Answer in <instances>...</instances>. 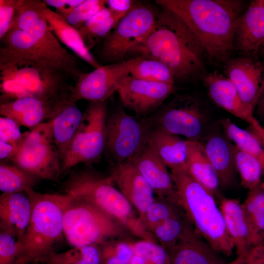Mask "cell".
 Segmentation results:
<instances>
[{
	"mask_svg": "<svg viewBox=\"0 0 264 264\" xmlns=\"http://www.w3.org/2000/svg\"><path fill=\"white\" fill-rule=\"evenodd\" d=\"M106 0H83L65 18L66 21L76 29L105 7Z\"/></svg>",
	"mask_w": 264,
	"mask_h": 264,
	"instance_id": "cell-40",
	"label": "cell"
},
{
	"mask_svg": "<svg viewBox=\"0 0 264 264\" xmlns=\"http://www.w3.org/2000/svg\"><path fill=\"white\" fill-rule=\"evenodd\" d=\"M31 214L30 200L25 192L2 193L0 196V227L20 240Z\"/></svg>",
	"mask_w": 264,
	"mask_h": 264,
	"instance_id": "cell-24",
	"label": "cell"
},
{
	"mask_svg": "<svg viewBox=\"0 0 264 264\" xmlns=\"http://www.w3.org/2000/svg\"><path fill=\"white\" fill-rule=\"evenodd\" d=\"M63 227L64 236L73 247L101 245L129 232L117 220L93 203L72 195L64 211Z\"/></svg>",
	"mask_w": 264,
	"mask_h": 264,
	"instance_id": "cell-6",
	"label": "cell"
},
{
	"mask_svg": "<svg viewBox=\"0 0 264 264\" xmlns=\"http://www.w3.org/2000/svg\"><path fill=\"white\" fill-rule=\"evenodd\" d=\"M24 192L30 200L31 214L23 237L17 241V264L42 263L57 252L65 238L64 214L71 195L41 193L32 188Z\"/></svg>",
	"mask_w": 264,
	"mask_h": 264,
	"instance_id": "cell-3",
	"label": "cell"
},
{
	"mask_svg": "<svg viewBox=\"0 0 264 264\" xmlns=\"http://www.w3.org/2000/svg\"><path fill=\"white\" fill-rule=\"evenodd\" d=\"M129 264H145V263L140 257L133 255Z\"/></svg>",
	"mask_w": 264,
	"mask_h": 264,
	"instance_id": "cell-50",
	"label": "cell"
},
{
	"mask_svg": "<svg viewBox=\"0 0 264 264\" xmlns=\"http://www.w3.org/2000/svg\"><path fill=\"white\" fill-rule=\"evenodd\" d=\"M200 142L217 174L220 185L227 187L234 184L237 171L234 144L223 132H210Z\"/></svg>",
	"mask_w": 264,
	"mask_h": 264,
	"instance_id": "cell-23",
	"label": "cell"
},
{
	"mask_svg": "<svg viewBox=\"0 0 264 264\" xmlns=\"http://www.w3.org/2000/svg\"><path fill=\"white\" fill-rule=\"evenodd\" d=\"M15 238L0 230V264H18L17 246Z\"/></svg>",
	"mask_w": 264,
	"mask_h": 264,
	"instance_id": "cell-42",
	"label": "cell"
},
{
	"mask_svg": "<svg viewBox=\"0 0 264 264\" xmlns=\"http://www.w3.org/2000/svg\"><path fill=\"white\" fill-rule=\"evenodd\" d=\"M44 264H100L99 245L75 246L62 252H56L44 260Z\"/></svg>",
	"mask_w": 264,
	"mask_h": 264,
	"instance_id": "cell-34",
	"label": "cell"
},
{
	"mask_svg": "<svg viewBox=\"0 0 264 264\" xmlns=\"http://www.w3.org/2000/svg\"><path fill=\"white\" fill-rule=\"evenodd\" d=\"M152 129L147 117L118 109L107 117L105 150L115 164L129 160L147 146Z\"/></svg>",
	"mask_w": 264,
	"mask_h": 264,
	"instance_id": "cell-13",
	"label": "cell"
},
{
	"mask_svg": "<svg viewBox=\"0 0 264 264\" xmlns=\"http://www.w3.org/2000/svg\"><path fill=\"white\" fill-rule=\"evenodd\" d=\"M70 101V96L46 100L22 98L0 104V113L20 126L32 129L44 120L54 118Z\"/></svg>",
	"mask_w": 264,
	"mask_h": 264,
	"instance_id": "cell-19",
	"label": "cell"
},
{
	"mask_svg": "<svg viewBox=\"0 0 264 264\" xmlns=\"http://www.w3.org/2000/svg\"><path fill=\"white\" fill-rule=\"evenodd\" d=\"M18 0H0V39L10 29L16 15Z\"/></svg>",
	"mask_w": 264,
	"mask_h": 264,
	"instance_id": "cell-43",
	"label": "cell"
},
{
	"mask_svg": "<svg viewBox=\"0 0 264 264\" xmlns=\"http://www.w3.org/2000/svg\"><path fill=\"white\" fill-rule=\"evenodd\" d=\"M23 141L10 161L39 178L56 180L62 159L53 140L52 119L24 133Z\"/></svg>",
	"mask_w": 264,
	"mask_h": 264,
	"instance_id": "cell-11",
	"label": "cell"
},
{
	"mask_svg": "<svg viewBox=\"0 0 264 264\" xmlns=\"http://www.w3.org/2000/svg\"><path fill=\"white\" fill-rule=\"evenodd\" d=\"M131 243L134 255L140 257L145 264H171L169 253L159 243L144 240Z\"/></svg>",
	"mask_w": 264,
	"mask_h": 264,
	"instance_id": "cell-39",
	"label": "cell"
},
{
	"mask_svg": "<svg viewBox=\"0 0 264 264\" xmlns=\"http://www.w3.org/2000/svg\"><path fill=\"white\" fill-rule=\"evenodd\" d=\"M148 145L170 169L186 164L187 140L178 135L152 129Z\"/></svg>",
	"mask_w": 264,
	"mask_h": 264,
	"instance_id": "cell-27",
	"label": "cell"
},
{
	"mask_svg": "<svg viewBox=\"0 0 264 264\" xmlns=\"http://www.w3.org/2000/svg\"><path fill=\"white\" fill-rule=\"evenodd\" d=\"M136 4L134 0H106V4L109 9L112 11L121 13H128Z\"/></svg>",
	"mask_w": 264,
	"mask_h": 264,
	"instance_id": "cell-46",
	"label": "cell"
},
{
	"mask_svg": "<svg viewBox=\"0 0 264 264\" xmlns=\"http://www.w3.org/2000/svg\"><path fill=\"white\" fill-rule=\"evenodd\" d=\"M41 9L50 29L60 42L95 69L102 66L86 46L77 29L63 16L49 9L43 1Z\"/></svg>",
	"mask_w": 264,
	"mask_h": 264,
	"instance_id": "cell-25",
	"label": "cell"
},
{
	"mask_svg": "<svg viewBox=\"0 0 264 264\" xmlns=\"http://www.w3.org/2000/svg\"><path fill=\"white\" fill-rule=\"evenodd\" d=\"M110 176L143 222L147 210L155 198L150 185L130 160L115 164Z\"/></svg>",
	"mask_w": 264,
	"mask_h": 264,
	"instance_id": "cell-20",
	"label": "cell"
},
{
	"mask_svg": "<svg viewBox=\"0 0 264 264\" xmlns=\"http://www.w3.org/2000/svg\"><path fill=\"white\" fill-rule=\"evenodd\" d=\"M242 204L243 210L246 212L264 215V192L261 185L248 191L247 197Z\"/></svg>",
	"mask_w": 264,
	"mask_h": 264,
	"instance_id": "cell-44",
	"label": "cell"
},
{
	"mask_svg": "<svg viewBox=\"0 0 264 264\" xmlns=\"http://www.w3.org/2000/svg\"><path fill=\"white\" fill-rule=\"evenodd\" d=\"M254 110L258 121L264 123V84L258 98Z\"/></svg>",
	"mask_w": 264,
	"mask_h": 264,
	"instance_id": "cell-48",
	"label": "cell"
},
{
	"mask_svg": "<svg viewBox=\"0 0 264 264\" xmlns=\"http://www.w3.org/2000/svg\"><path fill=\"white\" fill-rule=\"evenodd\" d=\"M139 56L163 63L175 80H201L208 73L207 55L199 40L178 16L163 7Z\"/></svg>",
	"mask_w": 264,
	"mask_h": 264,
	"instance_id": "cell-2",
	"label": "cell"
},
{
	"mask_svg": "<svg viewBox=\"0 0 264 264\" xmlns=\"http://www.w3.org/2000/svg\"><path fill=\"white\" fill-rule=\"evenodd\" d=\"M83 117V113L76 103L71 100L51 119L53 140L62 163Z\"/></svg>",
	"mask_w": 264,
	"mask_h": 264,
	"instance_id": "cell-29",
	"label": "cell"
},
{
	"mask_svg": "<svg viewBox=\"0 0 264 264\" xmlns=\"http://www.w3.org/2000/svg\"><path fill=\"white\" fill-rule=\"evenodd\" d=\"M260 244H262L264 245V238L263 239L261 243Z\"/></svg>",
	"mask_w": 264,
	"mask_h": 264,
	"instance_id": "cell-54",
	"label": "cell"
},
{
	"mask_svg": "<svg viewBox=\"0 0 264 264\" xmlns=\"http://www.w3.org/2000/svg\"><path fill=\"white\" fill-rule=\"evenodd\" d=\"M147 118L153 129L199 141L208 119L202 100L192 93L176 96Z\"/></svg>",
	"mask_w": 264,
	"mask_h": 264,
	"instance_id": "cell-10",
	"label": "cell"
},
{
	"mask_svg": "<svg viewBox=\"0 0 264 264\" xmlns=\"http://www.w3.org/2000/svg\"><path fill=\"white\" fill-rule=\"evenodd\" d=\"M110 176L91 170L72 172L63 183L65 193L83 198L115 218L132 235L158 243L135 215L130 202L115 186Z\"/></svg>",
	"mask_w": 264,
	"mask_h": 264,
	"instance_id": "cell-5",
	"label": "cell"
},
{
	"mask_svg": "<svg viewBox=\"0 0 264 264\" xmlns=\"http://www.w3.org/2000/svg\"><path fill=\"white\" fill-rule=\"evenodd\" d=\"M31 264H39V262H34Z\"/></svg>",
	"mask_w": 264,
	"mask_h": 264,
	"instance_id": "cell-55",
	"label": "cell"
},
{
	"mask_svg": "<svg viewBox=\"0 0 264 264\" xmlns=\"http://www.w3.org/2000/svg\"><path fill=\"white\" fill-rule=\"evenodd\" d=\"M130 160L148 182L157 198L177 204L176 189L171 173L148 144Z\"/></svg>",
	"mask_w": 264,
	"mask_h": 264,
	"instance_id": "cell-21",
	"label": "cell"
},
{
	"mask_svg": "<svg viewBox=\"0 0 264 264\" xmlns=\"http://www.w3.org/2000/svg\"><path fill=\"white\" fill-rule=\"evenodd\" d=\"M220 208L237 255L245 256L253 246L242 203L236 199L222 198Z\"/></svg>",
	"mask_w": 264,
	"mask_h": 264,
	"instance_id": "cell-26",
	"label": "cell"
},
{
	"mask_svg": "<svg viewBox=\"0 0 264 264\" xmlns=\"http://www.w3.org/2000/svg\"><path fill=\"white\" fill-rule=\"evenodd\" d=\"M187 147L186 167L189 173L215 196H219V178L202 144L199 141L187 140Z\"/></svg>",
	"mask_w": 264,
	"mask_h": 264,
	"instance_id": "cell-28",
	"label": "cell"
},
{
	"mask_svg": "<svg viewBox=\"0 0 264 264\" xmlns=\"http://www.w3.org/2000/svg\"><path fill=\"white\" fill-rule=\"evenodd\" d=\"M224 72L242 102L254 111L264 84V63L241 56L231 58L224 64Z\"/></svg>",
	"mask_w": 264,
	"mask_h": 264,
	"instance_id": "cell-16",
	"label": "cell"
},
{
	"mask_svg": "<svg viewBox=\"0 0 264 264\" xmlns=\"http://www.w3.org/2000/svg\"><path fill=\"white\" fill-rule=\"evenodd\" d=\"M20 125L12 119L4 116L0 118V141L20 148L24 135L20 130Z\"/></svg>",
	"mask_w": 264,
	"mask_h": 264,
	"instance_id": "cell-41",
	"label": "cell"
},
{
	"mask_svg": "<svg viewBox=\"0 0 264 264\" xmlns=\"http://www.w3.org/2000/svg\"><path fill=\"white\" fill-rule=\"evenodd\" d=\"M201 81L211 98L218 106L246 122L253 133L264 131L254 111L242 102L235 86L225 75L215 70L208 73Z\"/></svg>",
	"mask_w": 264,
	"mask_h": 264,
	"instance_id": "cell-18",
	"label": "cell"
},
{
	"mask_svg": "<svg viewBox=\"0 0 264 264\" xmlns=\"http://www.w3.org/2000/svg\"><path fill=\"white\" fill-rule=\"evenodd\" d=\"M41 179L14 163L0 164V190L2 193L23 192L36 186Z\"/></svg>",
	"mask_w": 264,
	"mask_h": 264,
	"instance_id": "cell-32",
	"label": "cell"
},
{
	"mask_svg": "<svg viewBox=\"0 0 264 264\" xmlns=\"http://www.w3.org/2000/svg\"><path fill=\"white\" fill-rule=\"evenodd\" d=\"M189 222L181 210L158 224L151 233L157 242L170 253Z\"/></svg>",
	"mask_w": 264,
	"mask_h": 264,
	"instance_id": "cell-33",
	"label": "cell"
},
{
	"mask_svg": "<svg viewBox=\"0 0 264 264\" xmlns=\"http://www.w3.org/2000/svg\"><path fill=\"white\" fill-rule=\"evenodd\" d=\"M217 253L189 222L169 254L171 264H221Z\"/></svg>",
	"mask_w": 264,
	"mask_h": 264,
	"instance_id": "cell-22",
	"label": "cell"
},
{
	"mask_svg": "<svg viewBox=\"0 0 264 264\" xmlns=\"http://www.w3.org/2000/svg\"><path fill=\"white\" fill-rule=\"evenodd\" d=\"M43 1L18 0L10 28L26 32L52 61L54 66L76 82L82 73L77 58L63 47L50 29L41 9Z\"/></svg>",
	"mask_w": 264,
	"mask_h": 264,
	"instance_id": "cell-8",
	"label": "cell"
},
{
	"mask_svg": "<svg viewBox=\"0 0 264 264\" xmlns=\"http://www.w3.org/2000/svg\"><path fill=\"white\" fill-rule=\"evenodd\" d=\"M221 264H247L245 260V256L238 255L237 258L232 262L228 263H222Z\"/></svg>",
	"mask_w": 264,
	"mask_h": 264,
	"instance_id": "cell-49",
	"label": "cell"
},
{
	"mask_svg": "<svg viewBox=\"0 0 264 264\" xmlns=\"http://www.w3.org/2000/svg\"><path fill=\"white\" fill-rule=\"evenodd\" d=\"M220 124L224 134L235 145L258 160L264 175V148L257 137L249 131L238 127L229 118L222 119Z\"/></svg>",
	"mask_w": 264,
	"mask_h": 264,
	"instance_id": "cell-31",
	"label": "cell"
},
{
	"mask_svg": "<svg viewBox=\"0 0 264 264\" xmlns=\"http://www.w3.org/2000/svg\"><path fill=\"white\" fill-rule=\"evenodd\" d=\"M178 16L204 46L208 62L224 65L231 58L236 22L244 10L242 0H156Z\"/></svg>",
	"mask_w": 264,
	"mask_h": 264,
	"instance_id": "cell-1",
	"label": "cell"
},
{
	"mask_svg": "<svg viewBox=\"0 0 264 264\" xmlns=\"http://www.w3.org/2000/svg\"><path fill=\"white\" fill-rule=\"evenodd\" d=\"M264 42V0H254L236 22L233 50L240 56L259 59L260 49Z\"/></svg>",
	"mask_w": 264,
	"mask_h": 264,
	"instance_id": "cell-17",
	"label": "cell"
},
{
	"mask_svg": "<svg viewBox=\"0 0 264 264\" xmlns=\"http://www.w3.org/2000/svg\"><path fill=\"white\" fill-rule=\"evenodd\" d=\"M261 144L264 148V138L261 141Z\"/></svg>",
	"mask_w": 264,
	"mask_h": 264,
	"instance_id": "cell-53",
	"label": "cell"
},
{
	"mask_svg": "<svg viewBox=\"0 0 264 264\" xmlns=\"http://www.w3.org/2000/svg\"><path fill=\"white\" fill-rule=\"evenodd\" d=\"M176 201L196 231L217 252L227 256L235 249L215 196L195 180L186 164L170 169Z\"/></svg>",
	"mask_w": 264,
	"mask_h": 264,
	"instance_id": "cell-4",
	"label": "cell"
},
{
	"mask_svg": "<svg viewBox=\"0 0 264 264\" xmlns=\"http://www.w3.org/2000/svg\"><path fill=\"white\" fill-rule=\"evenodd\" d=\"M175 91L174 84L126 77L118 89L122 105L136 116L147 117L154 112Z\"/></svg>",
	"mask_w": 264,
	"mask_h": 264,
	"instance_id": "cell-15",
	"label": "cell"
},
{
	"mask_svg": "<svg viewBox=\"0 0 264 264\" xmlns=\"http://www.w3.org/2000/svg\"><path fill=\"white\" fill-rule=\"evenodd\" d=\"M83 0H43L46 5L54 7L56 13L65 18Z\"/></svg>",
	"mask_w": 264,
	"mask_h": 264,
	"instance_id": "cell-45",
	"label": "cell"
},
{
	"mask_svg": "<svg viewBox=\"0 0 264 264\" xmlns=\"http://www.w3.org/2000/svg\"><path fill=\"white\" fill-rule=\"evenodd\" d=\"M157 14L150 6L136 4L105 38L100 53L102 59L114 63L139 54L154 28Z\"/></svg>",
	"mask_w": 264,
	"mask_h": 264,
	"instance_id": "cell-9",
	"label": "cell"
},
{
	"mask_svg": "<svg viewBox=\"0 0 264 264\" xmlns=\"http://www.w3.org/2000/svg\"><path fill=\"white\" fill-rule=\"evenodd\" d=\"M59 69L40 62L0 55V77L18 84V99L32 97L46 100L69 96L72 86Z\"/></svg>",
	"mask_w": 264,
	"mask_h": 264,
	"instance_id": "cell-7",
	"label": "cell"
},
{
	"mask_svg": "<svg viewBox=\"0 0 264 264\" xmlns=\"http://www.w3.org/2000/svg\"><path fill=\"white\" fill-rule=\"evenodd\" d=\"M234 155L236 169L242 187L249 190L260 185L263 170L258 160L235 145Z\"/></svg>",
	"mask_w": 264,
	"mask_h": 264,
	"instance_id": "cell-36",
	"label": "cell"
},
{
	"mask_svg": "<svg viewBox=\"0 0 264 264\" xmlns=\"http://www.w3.org/2000/svg\"><path fill=\"white\" fill-rule=\"evenodd\" d=\"M108 100L89 102L62 163L61 174L81 163L98 159L105 150Z\"/></svg>",
	"mask_w": 264,
	"mask_h": 264,
	"instance_id": "cell-12",
	"label": "cell"
},
{
	"mask_svg": "<svg viewBox=\"0 0 264 264\" xmlns=\"http://www.w3.org/2000/svg\"><path fill=\"white\" fill-rule=\"evenodd\" d=\"M139 57L102 66L88 73H82L72 87L70 100L75 103L81 100L93 102L108 100L117 92L123 80L130 75Z\"/></svg>",
	"mask_w": 264,
	"mask_h": 264,
	"instance_id": "cell-14",
	"label": "cell"
},
{
	"mask_svg": "<svg viewBox=\"0 0 264 264\" xmlns=\"http://www.w3.org/2000/svg\"><path fill=\"white\" fill-rule=\"evenodd\" d=\"M126 14L112 11L105 6L78 28L88 48L90 50L105 38Z\"/></svg>",
	"mask_w": 264,
	"mask_h": 264,
	"instance_id": "cell-30",
	"label": "cell"
},
{
	"mask_svg": "<svg viewBox=\"0 0 264 264\" xmlns=\"http://www.w3.org/2000/svg\"><path fill=\"white\" fill-rule=\"evenodd\" d=\"M261 186L263 191L264 192V181L262 182L261 184Z\"/></svg>",
	"mask_w": 264,
	"mask_h": 264,
	"instance_id": "cell-52",
	"label": "cell"
},
{
	"mask_svg": "<svg viewBox=\"0 0 264 264\" xmlns=\"http://www.w3.org/2000/svg\"><path fill=\"white\" fill-rule=\"evenodd\" d=\"M130 75L144 80L174 84L175 77L171 69L163 63L139 56L132 69Z\"/></svg>",
	"mask_w": 264,
	"mask_h": 264,
	"instance_id": "cell-35",
	"label": "cell"
},
{
	"mask_svg": "<svg viewBox=\"0 0 264 264\" xmlns=\"http://www.w3.org/2000/svg\"><path fill=\"white\" fill-rule=\"evenodd\" d=\"M247 264H264V245L253 247L245 256Z\"/></svg>",
	"mask_w": 264,
	"mask_h": 264,
	"instance_id": "cell-47",
	"label": "cell"
},
{
	"mask_svg": "<svg viewBox=\"0 0 264 264\" xmlns=\"http://www.w3.org/2000/svg\"><path fill=\"white\" fill-rule=\"evenodd\" d=\"M259 56H262L263 59L264 60V42L263 43V44H262V45H261L260 47L259 53Z\"/></svg>",
	"mask_w": 264,
	"mask_h": 264,
	"instance_id": "cell-51",
	"label": "cell"
},
{
	"mask_svg": "<svg viewBox=\"0 0 264 264\" xmlns=\"http://www.w3.org/2000/svg\"><path fill=\"white\" fill-rule=\"evenodd\" d=\"M99 246L100 264H129L134 255L130 242L113 239Z\"/></svg>",
	"mask_w": 264,
	"mask_h": 264,
	"instance_id": "cell-38",
	"label": "cell"
},
{
	"mask_svg": "<svg viewBox=\"0 0 264 264\" xmlns=\"http://www.w3.org/2000/svg\"><path fill=\"white\" fill-rule=\"evenodd\" d=\"M181 210L177 204L167 199L156 197L147 210L143 223L151 233L152 230L158 224L176 215Z\"/></svg>",
	"mask_w": 264,
	"mask_h": 264,
	"instance_id": "cell-37",
	"label": "cell"
}]
</instances>
